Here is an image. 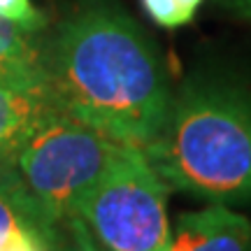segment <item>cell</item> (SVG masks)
Instances as JSON below:
<instances>
[{
    "mask_svg": "<svg viewBox=\"0 0 251 251\" xmlns=\"http://www.w3.org/2000/svg\"><path fill=\"white\" fill-rule=\"evenodd\" d=\"M65 251H105L77 216L65 221Z\"/></svg>",
    "mask_w": 251,
    "mask_h": 251,
    "instance_id": "8fae6325",
    "label": "cell"
},
{
    "mask_svg": "<svg viewBox=\"0 0 251 251\" xmlns=\"http://www.w3.org/2000/svg\"><path fill=\"white\" fill-rule=\"evenodd\" d=\"M0 70L21 75H45L42 68V42L37 33L24 30L0 17Z\"/></svg>",
    "mask_w": 251,
    "mask_h": 251,
    "instance_id": "ba28073f",
    "label": "cell"
},
{
    "mask_svg": "<svg viewBox=\"0 0 251 251\" xmlns=\"http://www.w3.org/2000/svg\"><path fill=\"white\" fill-rule=\"evenodd\" d=\"M58 112L63 107L47 75L0 70V163H12L28 135Z\"/></svg>",
    "mask_w": 251,
    "mask_h": 251,
    "instance_id": "8992f818",
    "label": "cell"
},
{
    "mask_svg": "<svg viewBox=\"0 0 251 251\" xmlns=\"http://www.w3.org/2000/svg\"><path fill=\"white\" fill-rule=\"evenodd\" d=\"M214 5L237 19L251 21V0H214Z\"/></svg>",
    "mask_w": 251,
    "mask_h": 251,
    "instance_id": "7c38bea8",
    "label": "cell"
},
{
    "mask_svg": "<svg viewBox=\"0 0 251 251\" xmlns=\"http://www.w3.org/2000/svg\"><path fill=\"white\" fill-rule=\"evenodd\" d=\"M177 2H179V5H181V9L186 12L188 17L193 19V17H196V12H198V9H200V5H202L205 0H177Z\"/></svg>",
    "mask_w": 251,
    "mask_h": 251,
    "instance_id": "4fadbf2b",
    "label": "cell"
},
{
    "mask_svg": "<svg viewBox=\"0 0 251 251\" xmlns=\"http://www.w3.org/2000/svg\"><path fill=\"white\" fill-rule=\"evenodd\" d=\"M168 184L140 147H128L96 188L77 219L105 251H170Z\"/></svg>",
    "mask_w": 251,
    "mask_h": 251,
    "instance_id": "277c9868",
    "label": "cell"
},
{
    "mask_svg": "<svg viewBox=\"0 0 251 251\" xmlns=\"http://www.w3.org/2000/svg\"><path fill=\"white\" fill-rule=\"evenodd\" d=\"M142 151L168 188L209 205L251 202V86L221 72L188 77Z\"/></svg>",
    "mask_w": 251,
    "mask_h": 251,
    "instance_id": "7a4b0ae2",
    "label": "cell"
},
{
    "mask_svg": "<svg viewBox=\"0 0 251 251\" xmlns=\"http://www.w3.org/2000/svg\"><path fill=\"white\" fill-rule=\"evenodd\" d=\"M0 251H65V224L37 202L12 163H0Z\"/></svg>",
    "mask_w": 251,
    "mask_h": 251,
    "instance_id": "5b68a950",
    "label": "cell"
},
{
    "mask_svg": "<svg viewBox=\"0 0 251 251\" xmlns=\"http://www.w3.org/2000/svg\"><path fill=\"white\" fill-rule=\"evenodd\" d=\"M128 147L58 112L24 140L12 156V165L37 202L65 224L77 216L84 198Z\"/></svg>",
    "mask_w": 251,
    "mask_h": 251,
    "instance_id": "3957f363",
    "label": "cell"
},
{
    "mask_svg": "<svg viewBox=\"0 0 251 251\" xmlns=\"http://www.w3.org/2000/svg\"><path fill=\"white\" fill-rule=\"evenodd\" d=\"M42 68L65 114L144 149L172 107L168 68L151 37L109 2H89L42 42Z\"/></svg>",
    "mask_w": 251,
    "mask_h": 251,
    "instance_id": "6da1fadb",
    "label": "cell"
},
{
    "mask_svg": "<svg viewBox=\"0 0 251 251\" xmlns=\"http://www.w3.org/2000/svg\"><path fill=\"white\" fill-rule=\"evenodd\" d=\"M170 251H251V221L228 205L186 212L172 228Z\"/></svg>",
    "mask_w": 251,
    "mask_h": 251,
    "instance_id": "52a82bcc",
    "label": "cell"
},
{
    "mask_svg": "<svg viewBox=\"0 0 251 251\" xmlns=\"http://www.w3.org/2000/svg\"><path fill=\"white\" fill-rule=\"evenodd\" d=\"M140 2L153 24L163 28H181L193 21L177 0H140Z\"/></svg>",
    "mask_w": 251,
    "mask_h": 251,
    "instance_id": "30bf717a",
    "label": "cell"
},
{
    "mask_svg": "<svg viewBox=\"0 0 251 251\" xmlns=\"http://www.w3.org/2000/svg\"><path fill=\"white\" fill-rule=\"evenodd\" d=\"M0 17L30 33H40L47 26V17L33 5V0H0Z\"/></svg>",
    "mask_w": 251,
    "mask_h": 251,
    "instance_id": "9c48e42d",
    "label": "cell"
}]
</instances>
